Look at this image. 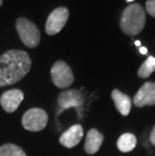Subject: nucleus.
Masks as SVG:
<instances>
[{
    "mask_svg": "<svg viewBox=\"0 0 155 156\" xmlns=\"http://www.w3.org/2000/svg\"><path fill=\"white\" fill-rule=\"evenodd\" d=\"M31 69L30 56L20 49H10L0 55V87L22 80Z\"/></svg>",
    "mask_w": 155,
    "mask_h": 156,
    "instance_id": "obj_1",
    "label": "nucleus"
},
{
    "mask_svg": "<svg viewBox=\"0 0 155 156\" xmlns=\"http://www.w3.org/2000/svg\"><path fill=\"white\" fill-rule=\"evenodd\" d=\"M146 14L140 4L133 3L130 4L122 13L120 19V26L124 34L128 35H136L143 30Z\"/></svg>",
    "mask_w": 155,
    "mask_h": 156,
    "instance_id": "obj_2",
    "label": "nucleus"
},
{
    "mask_svg": "<svg viewBox=\"0 0 155 156\" xmlns=\"http://www.w3.org/2000/svg\"><path fill=\"white\" fill-rule=\"evenodd\" d=\"M16 31L21 41L29 48H34L41 41V32L33 22L26 17H19L15 23Z\"/></svg>",
    "mask_w": 155,
    "mask_h": 156,
    "instance_id": "obj_3",
    "label": "nucleus"
},
{
    "mask_svg": "<svg viewBox=\"0 0 155 156\" xmlns=\"http://www.w3.org/2000/svg\"><path fill=\"white\" fill-rule=\"evenodd\" d=\"M48 115L44 109L31 108L26 111L21 119V124L25 130L30 132H39L47 127Z\"/></svg>",
    "mask_w": 155,
    "mask_h": 156,
    "instance_id": "obj_4",
    "label": "nucleus"
},
{
    "mask_svg": "<svg viewBox=\"0 0 155 156\" xmlns=\"http://www.w3.org/2000/svg\"><path fill=\"white\" fill-rule=\"evenodd\" d=\"M52 83L60 89H67L75 81L72 72L67 62L64 61L55 62L51 69Z\"/></svg>",
    "mask_w": 155,
    "mask_h": 156,
    "instance_id": "obj_5",
    "label": "nucleus"
},
{
    "mask_svg": "<svg viewBox=\"0 0 155 156\" xmlns=\"http://www.w3.org/2000/svg\"><path fill=\"white\" fill-rule=\"evenodd\" d=\"M69 19V9L67 7H58L51 12L45 22V32L48 35L58 34Z\"/></svg>",
    "mask_w": 155,
    "mask_h": 156,
    "instance_id": "obj_6",
    "label": "nucleus"
},
{
    "mask_svg": "<svg viewBox=\"0 0 155 156\" xmlns=\"http://www.w3.org/2000/svg\"><path fill=\"white\" fill-rule=\"evenodd\" d=\"M58 104L61 108L58 114H61L62 111L70 108L77 109L79 114H80V109L84 104V95L78 90H67V91L62 92L58 95Z\"/></svg>",
    "mask_w": 155,
    "mask_h": 156,
    "instance_id": "obj_7",
    "label": "nucleus"
},
{
    "mask_svg": "<svg viewBox=\"0 0 155 156\" xmlns=\"http://www.w3.org/2000/svg\"><path fill=\"white\" fill-rule=\"evenodd\" d=\"M23 99L24 94L19 89L8 90V91L3 93L0 97V105L5 112L13 113L17 110Z\"/></svg>",
    "mask_w": 155,
    "mask_h": 156,
    "instance_id": "obj_8",
    "label": "nucleus"
},
{
    "mask_svg": "<svg viewBox=\"0 0 155 156\" xmlns=\"http://www.w3.org/2000/svg\"><path fill=\"white\" fill-rule=\"evenodd\" d=\"M133 103L139 108L155 105V83H145L136 93L133 99Z\"/></svg>",
    "mask_w": 155,
    "mask_h": 156,
    "instance_id": "obj_9",
    "label": "nucleus"
},
{
    "mask_svg": "<svg viewBox=\"0 0 155 156\" xmlns=\"http://www.w3.org/2000/svg\"><path fill=\"white\" fill-rule=\"evenodd\" d=\"M83 136H84L83 127L80 124H76L69 128L67 131H65L61 135L58 141L65 147L72 148L80 143Z\"/></svg>",
    "mask_w": 155,
    "mask_h": 156,
    "instance_id": "obj_10",
    "label": "nucleus"
},
{
    "mask_svg": "<svg viewBox=\"0 0 155 156\" xmlns=\"http://www.w3.org/2000/svg\"><path fill=\"white\" fill-rule=\"evenodd\" d=\"M111 97L113 99L117 110L122 116H128L131 111L132 107V100L129 96H127L124 93L120 92L119 90L115 89L111 93Z\"/></svg>",
    "mask_w": 155,
    "mask_h": 156,
    "instance_id": "obj_11",
    "label": "nucleus"
},
{
    "mask_svg": "<svg viewBox=\"0 0 155 156\" xmlns=\"http://www.w3.org/2000/svg\"><path fill=\"white\" fill-rule=\"evenodd\" d=\"M104 141V136L97 129H91L88 132L85 140V151L88 154H95L101 148Z\"/></svg>",
    "mask_w": 155,
    "mask_h": 156,
    "instance_id": "obj_12",
    "label": "nucleus"
},
{
    "mask_svg": "<svg viewBox=\"0 0 155 156\" xmlns=\"http://www.w3.org/2000/svg\"><path fill=\"white\" fill-rule=\"evenodd\" d=\"M137 143L136 137L131 133L121 135L117 141V147L121 152H130L135 148Z\"/></svg>",
    "mask_w": 155,
    "mask_h": 156,
    "instance_id": "obj_13",
    "label": "nucleus"
},
{
    "mask_svg": "<svg viewBox=\"0 0 155 156\" xmlns=\"http://www.w3.org/2000/svg\"><path fill=\"white\" fill-rule=\"evenodd\" d=\"M0 156H26V153L19 146L7 143L0 146Z\"/></svg>",
    "mask_w": 155,
    "mask_h": 156,
    "instance_id": "obj_14",
    "label": "nucleus"
},
{
    "mask_svg": "<svg viewBox=\"0 0 155 156\" xmlns=\"http://www.w3.org/2000/svg\"><path fill=\"white\" fill-rule=\"evenodd\" d=\"M155 71V58L153 56H148V58L145 61L140 69H138V76L141 79H147L150 77V75Z\"/></svg>",
    "mask_w": 155,
    "mask_h": 156,
    "instance_id": "obj_15",
    "label": "nucleus"
},
{
    "mask_svg": "<svg viewBox=\"0 0 155 156\" xmlns=\"http://www.w3.org/2000/svg\"><path fill=\"white\" fill-rule=\"evenodd\" d=\"M146 11L149 13L151 16L155 17V0H147Z\"/></svg>",
    "mask_w": 155,
    "mask_h": 156,
    "instance_id": "obj_16",
    "label": "nucleus"
},
{
    "mask_svg": "<svg viewBox=\"0 0 155 156\" xmlns=\"http://www.w3.org/2000/svg\"><path fill=\"white\" fill-rule=\"evenodd\" d=\"M150 142H151V144L155 146V126L150 133Z\"/></svg>",
    "mask_w": 155,
    "mask_h": 156,
    "instance_id": "obj_17",
    "label": "nucleus"
},
{
    "mask_svg": "<svg viewBox=\"0 0 155 156\" xmlns=\"http://www.w3.org/2000/svg\"><path fill=\"white\" fill-rule=\"evenodd\" d=\"M140 52L142 55H146L147 54V48H140Z\"/></svg>",
    "mask_w": 155,
    "mask_h": 156,
    "instance_id": "obj_18",
    "label": "nucleus"
},
{
    "mask_svg": "<svg viewBox=\"0 0 155 156\" xmlns=\"http://www.w3.org/2000/svg\"><path fill=\"white\" fill-rule=\"evenodd\" d=\"M135 44H136L137 46H140V44H141V42H140L139 41H135Z\"/></svg>",
    "mask_w": 155,
    "mask_h": 156,
    "instance_id": "obj_19",
    "label": "nucleus"
},
{
    "mask_svg": "<svg viewBox=\"0 0 155 156\" xmlns=\"http://www.w3.org/2000/svg\"><path fill=\"white\" fill-rule=\"evenodd\" d=\"M2 2H3V0H0V7H1V5H2Z\"/></svg>",
    "mask_w": 155,
    "mask_h": 156,
    "instance_id": "obj_20",
    "label": "nucleus"
},
{
    "mask_svg": "<svg viewBox=\"0 0 155 156\" xmlns=\"http://www.w3.org/2000/svg\"><path fill=\"white\" fill-rule=\"evenodd\" d=\"M128 2H132V1H134V0H127Z\"/></svg>",
    "mask_w": 155,
    "mask_h": 156,
    "instance_id": "obj_21",
    "label": "nucleus"
}]
</instances>
